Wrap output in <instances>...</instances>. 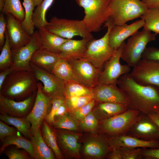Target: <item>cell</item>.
Masks as SVG:
<instances>
[{"instance_id":"cell-1","label":"cell","mask_w":159,"mask_h":159,"mask_svg":"<svg viewBox=\"0 0 159 159\" xmlns=\"http://www.w3.org/2000/svg\"><path fill=\"white\" fill-rule=\"evenodd\" d=\"M117 84L127 94L128 107L147 115L159 111V87L137 82L129 73L118 79Z\"/></svg>"},{"instance_id":"cell-2","label":"cell","mask_w":159,"mask_h":159,"mask_svg":"<svg viewBox=\"0 0 159 159\" xmlns=\"http://www.w3.org/2000/svg\"><path fill=\"white\" fill-rule=\"evenodd\" d=\"M38 82L33 71L13 70L0 88V95L16 101L23 100L37 91Z\"/></svg>"},{"instance_id":"cell-3","label":"cell","mask_w":159,"mask_h":159,"mask_svg":"<svg viewBox=\"0 0 159 159\" xmlns=\"http://www.w3.org/2000/svg\"><path fill=\"white\" fill-rule=\"evenodd\" d=\"M112 0H76L84 9L82 21L90 32L99 31L109 18V5Z\"/></svg>"},{"instance_id":"cell-4","label":"cell","mask_w":159,"mask_h":159,"mask_svg":"<svg viewBox=\"0 0 159 159\" xmlns=\"http://www.w3.org/2000/svg\"><path fill=\"white\" fill-rule=\"evenodd\" d=\"M109 7L110 15L108 20L114 25L125 24L140 17L148 10L140 0H112Z\"/></svg>"},{"instance_id":"cell-5","label":"cell","mask_w":159,"mask_h":159,"mask_svg":"<svg viewBox=\"0 0 159 159\" xmlns=\"http://www.w3.org/2000/svg\"><path fill=\"white\" fill-rule=\"evenodd\" d=\"M114 26L109 20L105 23V26L107 27L106 32L102 38L89 41L83 58L101 71L106 62L111 58L115 51L110 44L108 39L110 32Z\"/></svg>"},{"instance_id":"cell-6","label":"cell","mask_w":159,"mask_h":159,"mask_svg":"<svg viewBox=\"0 0 159 159\" xmlns=\"http://www.w3.org/2000/svg\"><path fill=\"white\" fill-rule=\"evenodd\" d=\"M157 34L143 28L137 31L129 38L123 47L121 58L130 67H134L141 59L142 54L149 42L155 40Z\"/></svg>"},{"instance_id":"cell-7","label":"cell","mask_w":159,"mask_h":159,"mask_svg":"<svg viewBox=\"0 0 159 159\" xmlns=\"http://www.w3.org/2000/svg\"><path fill=\"white\" fill-rule=\"evenodd\" d=\"M49 24L44 27L52 33L62 38L71 39L76 36L82 38L94 39L82 20L59 19L54 16L51 19Z\"/></svg>"},{"instance_id":"cell-8","label":"cell","mask_w":159,"mask_h":159,"mask_svg":"<svg viewBox=\"0 0 159 159\" xmlns=\"http://www.w3.org/2000/svg\"><path fill=\"white\" fill-rule=\"evenodd\" d=\"M140 112L129 108L122 113L102 120L101 130L111 136L125 135Z\"/></svg>"},{"instance_id":"cell-9","label":"cell","mask_w":159,"mask_h":159,"mask_svg":"<svg viewBox=\"0 0 159 159\" xmlns=\"http://www.w3.org/2000/svg\"><path fill=\"white\" fill-rule=\"evenodd\" d=\"M125 44L124 42L120 47L115 50L111 58L105 63L103 69L101 72L98 83L109 84H117L121 76L129 73L131 67L127 64L122 65L120 59L123 47Z\"/></svg>"},{"instance_id":"cell-10","label":"cell","mask_w":159,"mask_h":159,"mask_svg":"<svg viewBox=\"0 0 159 159\" xmlns=\"http://www.w3.org/2000/svg\"><path fill=\"white\" fill-rule=\"evenodd\" d=\"M73 71V80L91 88L97 83L101 71L85 58L68 61Z\"/></svg>"},{"instance_id":"cell-11","label":"cell","mask_w":159,"mask_h":159,"mask_svg":"<svg viewBox=\"0 0 159 159\" xmlns=\"http://www.w3.org/2000/svg\"><path fill=\"white\" fill-rule=\"evenodd\" d=\"M41 48L38 30H37L31 36L28 44L18 49L11 50L13 64L10 68L12 70L33 71L30 64L31 58L35 51Z\"/></svg>"},{"instance_id":"cell-12","label":"cell","mask_w":159,"mask_h":159,"mask_svg":"<svg viewBox=\"0 0 159 159\" xmlns=\"http://www.w3.org/2000/svg\"><path fill=\"white\" fill-rule=\"evenodd\" d=\"M32 71L38 81L43 85V93L51 100L55 97H64V81L51 72L37 66L30 62Z\"/></svg>"},{"instance_id":"cell-13","label":"cell","mask_w":159,"mask_h":159,"mask_svg":"<svg viewBox=\"0 0 159 159\" xmlns=\"http://www.w3.org/2000/svg\"><path fill=\"white\" fill-rule=\"evenodd\" d=\"M125 135L159 142V127L147 115L140 112Z\"/></svg>"},{"instance_id":"cell-14","label":"cell","mask_w":159,"mask_h":159,"mask_svg":"<svg viewBox=\"0 0 159 159\" xmlns=\"http://www.w3.org/2000/svg\"><path fill=\"white\" fill-rule=\"evenodd\" d=\"M42 84L38 83L37 95L33 107L26 117L31 124V133L34 135L41 128L43 120L47 115V112L50 105L51 99L43 92Z\"/></svg>"},{"instance_id":"cell-15","label":"cell","mask_w":159,"mask_h":159,"mask_svg":"<svg viewBox=\"0 0 159 159\" xmlns=\"http://www.w3.org/2000/svg\"><path fill=\"white\" fill-rule=\"evenodd\" d=\"M132 67L129 74L137 82L159 87V61L141 59Z\"/></svg>"},{"instance_id":"cell-16","label":"cell","mask_w":159,"mask_h":159,"mask_svg":"<svg viewBox=\"0 0 159 159\" xmlns=\"http://www.w3.org/2000/svg\"><path fill=\"white\" fill-rule=\"evenodd\" d=\"M117 85L98 83L92 88L95 100L99 103L115 102L128 106L129 100L127 94Z\"/></svg>"},{"instance_id":"cell-17","label":"cell","mask_w":159,"mask_h":159,"mask_svg":"<svg viewBox=\"0 0 159 159\" xmlns=\"http://www.w3.org/2000/svg\"><path fill=\"white\" fill-rule=\"evenodd\" d=\"M37 91L27 99L17 101L0 95L1 114L20 117H26L31 110L35 100Z\"/></svg>"},{"instance_id":"cell-18","label":"cell","mask_w":159,"mask_h":159,"mask_svg":"<svg viewBox=\"0 0 159 159\" xmlns=\"http://www.w3.org/2000/svg\"><path fill=\"white\" fill-rule=\"evenodd\" d=\"M6 15L7 31L11 50L19 49L26 45L31 36L25 31L21 22L13 15L9 13Z\"/></svg>"},{"instance_id":"cell-19","label":"cell","mask_w":159,"mask_h":159,"mask_svg":"<svg viewBox=\"0 0 159 159\" xmlns=\"http://www.w3.org/2000/svg\"><path fill=\"white\" fill-rule=\"evenodd\" d=\"M144 24V21L141 19L129 25L125 24L114 26L109 35V42L110 46L114 50H117L126 39L143 27Z\"/></svg>"},{"instance_id":"cell-20","label":"cell","mask_w":159,"mask_h":159,"mask_svg":"<svg viewBox=\"0 0 159 159\" xmlns=\"http://www.w3.org/2000/svg\"><path fill=\"white\" fill-rule=\"evenodd\" d=\"M106 139L112 149L122 147L159 148V142L143 140L127 135L111 136Z\"/></svg>"},{"instance_id":"cell-21","label":"cell","mask_w":159,"mask_h":159,"mask_svg":"<svg viewBox=\"0 0 159 159\" xmlns=\"http://www.w3.org/2000/svg\"><path fill=\"white\" fill-rule=\"evenodd\" d=\"M92 39L82 38L76 40L69 39L61 46L60 58L69 61L83 58L87 50L88 43Z\"/></svg>"},{"instance_id":"cell-22","label":"cell","mask_w":159,"mask_h":159,"mask_svg":"<svg viewBox=\"0 0 159 159\" xmlns=\"http://www.w3.org/2000/svg\"><path fill=\"white\" fill-rule=\"evenodd\" d=\"M60 58L58 54L40 48L34 52L30 62L40 68L51 72Z\"/></svg>"},{"instance_id":"cell-23","label":"cell","mask_w":159,"mask_h":159,"mask_svg":"<svg viewBox=\"0 0 159 159\" xmlns=\"http://www.w3.org/2000/svg\"><path fill=\"white\" fill-rule=\"evenodd\" d=\"M41 48L59 54L61 45L69 39L59 37L52 33L44 26L38 29Z\"/></svg>"},{"instance_id":"cell-24","label":"cell","mask_w":159,"mask_h":159,"mask_svg":"<svg viewBox=\"0 0 159 159\" xmlns=\"http://www.w3.org/2000/svg\"><path fill=\"white\" fill-rule=\"evenodd\" d=\"M112 149L106 138H93L88 140L84 147V152L87 155L96 158L106 157Z\"/></svg>"},{"instance_id":"cell-25","label":"cell","mask_w":159,"mask_h":159,"mask_svg":"<svg viewBox=\"0 0 159 159\" xmlns=\"http://www.w3.org/2000/svg\"><path fill=\"white\" fill-rule=\"evenodd\" d=\"M54 132L57 140L64 153L76 156L79 155L80 145L78 142V135L57 130Z\"/></svg>"},{"instance_id":"cell-26","label":"cell","mask_w":159,"mask_h":159,"mask_svg":"<svg viewBox=\"0 0 159 159\" xmlns=\"http://www.w3.org/2000/svg\"><path fill=\"white\" fill-rule=\"evenodd\" d=\"M33 146L34 159H54L55 155L52 150L46 144L42 136L41 128L30 139Z\"/></svg>"},{"instance_id":"cell-27","label":"cell","mask_w":159,"mask_h":159,"mask_svg":"<svg viewBox=\"0 0 159 159\" xmlns=\"http://www.w3.org/2000/svg\"><path fill=\"white\" fill-rule=\"evenodd\" d=\"M2 142V145L0 149V154L2 153L6 147L10 145H14L18 148H22L26 151L34 159V150L31 141L18 133L5 137Z\"/></svg>"},{"instance_id":"cell-28","label":"cell","mask_w":159,"mask_h":159,"mask_svg":"<svg viewBox=\"0 0 159 159\" xmlns=\"http://www.w3.org/2000/svg\"><path fill=\"white\" fill-rule=\"evenodd\" d=\"M0 119L8 125L13 126L24 136L30 139L31 124L26 117H16L1 113Z\"/></svg>"},{"instance_id":"cell-29","label":"cell","mask_w":159,"mask_h":159,"mask_svg":"<svg viewBox=\"0 0 159 159\" xmlns=\"http://www.w3.org/2000/svg\"><path fill=\"white\" fill-rule=\"evenodd\" d=\"M129 108L126 105L104 102L100 103L96 108V111L100 118L102 120L122 113Z\"/></svg>"},{"instance_id":"cell-30","label":"cell","mask_w":159,"mask_h":159,"mask_svg":"<svg viewBox=\"0 0 159 159\" xmlns=\"http://www.w3.org/2000/svg\"><path fill=\"white\" fill-rule=\"evenodd\" d=\"M41 130L44 141L52 150L56 158L58 159L63 158V156L58 145L54 131L44 120L41 125Z\"/></svg>"},{"instance_id":"cell-31","label":"cell","mask_w":159,"mask_h":159,"mask_svg":"<svg viewBox=\"0 0 159 159\" xmlns=\"http://www.w3.org/2000/svg\"><path fill=\"white\" fill-rule=\"evenodd\" d=\"M93 95L92 88L87 87L74 80L65 82V98Z\"/></svg>"},{"instance_id":"cell-32","label":"cell","mask_w":159,"mask_h":159,"mask_svg":"<svg viewBox=\"0 0 159 159\" xmlns=\"http://www.w3.org/2000/svg\"><path fill=\"white\" fill-rule=\"evenodd\" d=\"M54 0H43L34 9L32 17L35 27L38 29L45 26L49 24L46 19L47 11Z\"/></svg>"},{"instance_id":"cell-33","label":"cell","mask_w":159,"mask_h":159,"mask_svg":"<svg viewBox=\"0 0 159 159\" xmlns=\"http://www.w3.org/2000/svg\"><path fill=\"white\" fill-rule=\"evenodd\" d=\"M51 72L65 82L73 80L72 66L69 62L65 59L60 58Z\"/></svg>"},{"instance_id":"cell-34","label":"cell","mask_w":159,"mask_h":159,"mask_svg":"<svg viewBox=\"0 0 159 159\" xmlns=\"http://www.w3.org/2000/svg\"><path fill=\"white\" fill-rule=\"evenodd\" d=\"M23 5L25 9V15L21 25L26 32L31 36L34 32L35 26L32 19L35 7L34 1L23 0Z\"/></svg>"},{"instance_id":"cell-35","label":"cell","mask_w":159,"mask_h":159,"mask_svg":"<svg viewBox=\"0 0 159 159\" xmlns=\"http://www.w3.org/2000/svg\"><path fill=\"white\" fill-rule=\"evenodd\" d=\"M140 17L145 24L143 28L159 34V10L155 8L148 9Z\"/></svg>"},{"instance_id":"cell-36","label":"cell","mask_w":159,"mask_h":159,"mask_svg":"<svg viewBox=\"0 0 159 159\" xmlns=\"http://www.w3.org/2000/svg\"><path fill=\"white\" fill-rule=\"evenodd\" d=\"M1 12L5 15L9 13H11L21 23L24 17L25 11L22 6L20 0H5L4 5Z\"/></svg>"},{"instance_id":"cell-37","label":"cell","mask_w":159,"mask_h":159,"mask_svg":"<svg viewBox=\"0 0 159 159\" xmlns=\"http://www.w3.org/2000/svg\"><path fill=\"white\" fill-rule=\"evenodd\" d=\"M0 55V72L10 67L13 62L11 57V50L10 45L7 29L5 33V41L1 51Z\"/></svg>"},{"instance_id":"cell-38","label":"cell","mask_w":159,"mask_h":159,"mask_svg":"<svg viewBox=\"0 0 159 159\" xmlns=\"http://www.w3.org/2000/svg\"><path fill=\"white\" fill-rule=\"evenodd\" d=\"M65 102L68 109L75 111L94 99V95L65 98Z\"/></svg>"},{"instance_id":"cell-39","label":"cell","mask_w":159,"mask_h":159,"mask_svg":"<svg viewBox=\"0 0 159 159\" xmlns=\"http://www.w3.org/2000/svg\"><path fill=\"white\" fill-rule=\"evenodd\" d=\"M53 125L55 128L70 130H75L78 129L76 122L67 113L55 120Z\"/></svg>"},{"instance_id":"cell-40","label":"cell","mask_w":159,"mask_h":159,"mask_svg":"<svg viewBox=\"0 0 159 159\" xmlns=\"http://www.w3.org/2000/svg\"><path fill=\"white\" fill-rule=\"evenodd\" d=\"M122 159H141L143 148L122 147L119 148Z\"/></svg>"},{"instance_id":"cell-41","label":"cell","mask_w":159,"mask_h":159,"mask_svg":"<svg viewBox=\"0 0 159 159\" xmlns=\"http://www.w3.org/2000/svg\"><path fill=\"white\" fill-rule=\"evenodd\" d=\"M65 97H55L51 100V109L44 119L49 124L51 125L54 122V115L56 110L61 105L65 102Z\"/></svg>"},{"instance_id":"cell-42","label":"cell","mask_w":159,"mask_h":159,"mask_svg":"<svg viewBox=\"0 0 159 159\" xmlns=\"http://www.w3.org/2000/svg\"><path fill=\"white\" fill-rule=\"evenodd\" d=\"M80 125L83 129L94 130L97 129L98 122L92 112H91L85 117L81 120Z\"/></svg>"},{"instance_id":"cell-43","label":"cell","mask_w":159,"mask_h":159,"mask_svg":"<svg viewBox=\"0 0 159 159\" xmlns=\"http://www.w3.org/2000/svg\"><path fill=\"white\" fill-rule=\"evenodd\" d=\"M95 99L74 111V116L77 119L81 120L91 111L95 105Z\"/></svg>"},{"instance_id":"cell-44","label":"cell","mask_w":159,"mask_h":159,"mask_svg":"<svg viewBox=\"0 0 159 159\" xmlns=\"http://www.w3.org/2000/svg\"><path fill=\"white\" fill-rule=\"evenodd\" d=\"M16 148L10 149L5 152V155L9 159H33L26 150L22 151Z\"/></svg>"},{"instance_id":"cell-45","label":"cell","mask_w":159,"mask_h":159,"mask_svg":"<svg viewBox=\"0 0 159 159\" xmlns=\"http://www.w3.org/2000/svg\"><path fill=\"white\" fill-rule=\"evenodd\" d=\"M141 59L159 61V48L154 47H146Z\"/></svg>"},{"instance_id":"cell-46","label":"cell","mask_w":159,"mask_h":159,"mask_svg":"<svg viewBox=\"0 0 159 159\" xmlns=\"http://www.w3.org/2000/svg\"><path fill=\"white\" fill-rule=\"evenodd\" d=\"M19 132L16 128L9 126L7 124L0 120V139L1 142L5 137L15 135Z\"/></svg>"},{"instance_id":"cell-47","label":"cell","mask_w":159,"mask_h":159,"mask_svg":"<svg viewBox=\"0 0 159 159\" xmlns=\"http://www.w3.org/2000/svg\"><path fill=\"white\" fill-rule=\"evenodd\" d=\"M7 28V21L4 14L1 13L0 14V50L2 49L5 41V33Z\"/></svg>"},{"instance_id":"cell-48","label":"cell","mask_w":159,"mask_h":159,"mask_svg":"<svg viewBox=\"0 0 159 159\" xmlns=\"http://www.w3.org/2000/svg\"><path fill=\"white\" fill-rule=\"evenodd\" d=\"M142 158L145 159H159V148H143Z\"/></svg>"},{"instance_id":"cell-49","label":"cell","mask_w":159,"mask_h":159,"mask_svg":"<svg viewBox=\"0 0 159 159\" xmlns=\"http://www.w3.org/2000/svg\"><path fill=\"white\" fill-rule=\"evenodd\" d=\"M68 109L65 102L62 104L58 107L55 113L54 119L56 118L57 120L67 114Z\"/></svg>"},{"instance_id":"cell-50","label":"cell","mask_w":159,"mask_h":159,"mask_svg":"<svg viewBox=\"0 0 159 159\" xmlns=\"http://www.w3.org/2000/svg\"><path fill=\"white\" fill-rule=\"evenodd\" d=\"M106 157L110 159H122L121 151L119 148L112 149L107 154Z\"/></svg>"},{"instance_id":"cell-51","label":"cell","mask_w":159,"mask_h":159,"mask_svg":"<svg viewBox=\"0 0 159 159\" xmlns=\"http://www.w3.org/2000/svg\"><path fill=\"white\" fill-rule=\"evenodd\" d=\"M148 9L155 8L159 10V0H140Z\"/></svg>"},{"instance_id":"cell-52","label":"cell","mask_w":159,"mask_h":159,"mask_svg":"<svg viewBox=\"0 0 159 159\" xmlns=\"http://www.w3.org/2000/svg\"><path fill=\"white\" fill-rule=\"evenodd\" d=\"M12 71L11 68L9 67L0 72V88L7 76Z\"/></svg>"},{"instance_id":"cell-53","label":"cell","mask_w":159,"mask_h":159,"mask_svg":"<svg viewBox=\"0 0 159 159\" xmlns=\"http://www.w3.org/2000/svg\"><path fill=\"white\" fill-rule=\"evenodd\" d=\"M159 127V111L147 115Z\"/></svg>"},{"instance_id":"cell-54","label":"cell","mask_w":159,"mask_h":159,"mask_svg":"<svg viewBox=\"0 0 159 159\" xmlns=\"http://www.w3.org/2000/svg\"><path fill=\"white\" fill-rule=\"evenodd\" d=\"M5 3V0H0V11L1 12L3 9Z\"/></svg>"},{"instance_id":"cell-55","label":"cell","mask_w":159,"mask_h":159,"mask_svg":"<svg viewBox=\"0 0 159 159\" xmlns=\"http://www.w3.org/2000/svg\"><path fill=\"white\" fill-rule=\"evenodd\" d=\"M43 0H33L35 7H37L42 2Z\"/></svg>"}]
</instances>
